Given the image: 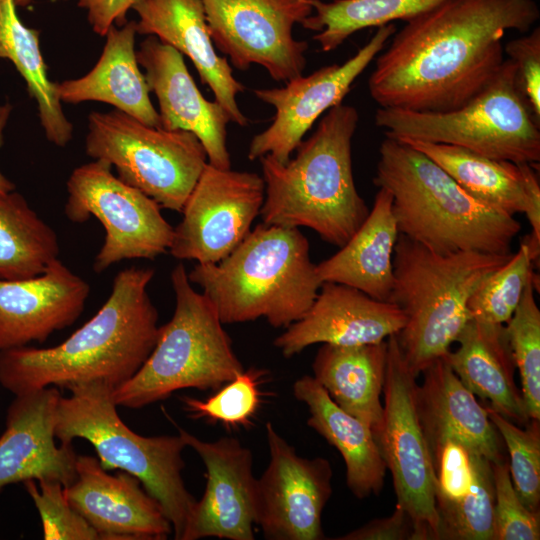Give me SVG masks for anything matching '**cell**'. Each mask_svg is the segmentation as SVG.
Segmentation results:
<instances>
[{
  "instance_id": "6da1fadb",
  "label": "cell",
  "mask_w": 540,
  "mask_h": 540,
  "mask_svg": "<svg viewBox=\"0 0 540 540\" xmlns=\"http://www.w3.org/2000/svg\"><path fill=\"white\" fill-rule=\"evenodd\" d=\"M539 18L535 0H445L395 31L376 58L369 93L381 108L456 109L501 66L506 31L527 33Z\"/></svg>"
},
{
  "instance_id": "7a4b0ae2",
  "label": "cell",
  "mask_w": 540,
  "mask_h": 540,
  "mask_svg": "<svg viewBox=\"0 0 540 540\" xmlns=\"http://www.w3.org/2000/svg\"><path fill=\"white\" fill-rule=\"evenodd\" d=\"M154 273L135 266L118 272L102 307L60 344L0 351V385L18 395L92 381L115 389L129 380L158 338V311L147 290Z\"/></svg>"
},
{
  "instance_id": "3957f363",
  "label": "cell",
  "mask_w": 540,
  "mask_h": 540,
  "mask_svg": "<svg viewBox=\"0 0 540 540\" xmlns=\"http://www.w3.org/2000/svg\"><path fill=\"white\" fill-rule=\"evenodd\" d=\"M358 120L355 107L338 104L298 145L295 158L284 164L270 155L259 159L265 183L260 210L264 224L307 227L338 247L352 237L370 210L353 177L352 138Z\"/></svg>"
},
{
  "instance_id": "277c9868",
  "label": "cell",
  "mask_w": 540,
  "mask_h": 540,
  "mask_svg": "<svg viewBox=\"0 0 540 540\" xmlns=\"http://www.w3.org/2000/svg\"><path fill=\"white\" fill-rule=\"evenodd\" d=\"M373 182L390 193L400 235L445 254L512 253L518 220L473 197L404 141L384 135Z\"/></svg>"
},
{
  "instance_id": "5b68a950",
  "label": "cell",
  "mask_w": 540,
  "mask_h": 540,
  "mask_svg": "<svg viewBox=\"0 0 540 540\" xmlns=\"http://www.w3.org/2000/svg\"><path fill=\"white\" fill-rule=\"evenodd\" d=\"M299 228L258 224L224 259L188 273L223 324L265 318L274 328L301 319L322 285Z\"/></svg>"
},
{
  "instance_id": "8992f818",
  "label": "cell",
  "mask_w": 540,
  "mask_h": 540,
  "mask_svg": "<svg viewBox=\"0 0 540 540\" xmlns=\"http://www.w3.org/2000/svg\"><path fill=\"white\" fill-rule=\"evenodd\" d=\"M511 255L439 253L399 234L388 301L405 315V325L396 337L416 376L447 354L470 319V296Z\"/></svg>"
},
{
  "instance_id": "52a82bcc",
  "label": "cell",
  "mask_w": 540,
  "mask_h": 540,
  "mask_svg": "<svg viewBox=\"0 0 540 540\" xmlns=\"http://www.w3.org/2000/svg\"><path fill=\"white\" fill-rule=\"evenodd\" d=\"M66 389L71 394L59 399L55 437L61 443L84 439L93 446L105 470L117 469L135 476L159 502L172 525L174 539L180 540L197 501L182 477V452L187 446L181 436L145 437L131 430L117 412L114 387L104 381Z\"/></svg>"
},
{
  "instance_id": "ba28073f",
  "label": "cell",
  "mask_w": 540,
  "mask_h": 540,
  "mask_svg": "<svg viewBox=\"0 0 540 540\" xmlns=\"http://www.w3.org/2000/svg\"><path fill=\"white\" fill-rule=\"evenodd\" d=\"M171 284L173 316L159 327L140 369L113 390L117 406L140 409L186 388L216 391L244 371L216 309L192 287L182 263L173 268Z\"/></svg>"
},
{
  "instance_id": "9c48e42d",
  "label": "cell",
  "mask_w": 540,
  "mask_h": 540,
  "mask_svg": "<svg viewBox=\"0 0 540 540\" xmlns=\"http://www.w3.org/2000/svg\"><path fill=\"white\" fill-rule=\"evenodd\" d=\"M374 121L393 138L456 145L539 168L540 120L520 92L514 63L508 58L479 92L456 109L421 112L379 107Z\"/></svg>"
},
{
  "instance_id": "30bf717a",
  "label": "cell",
  "mask_w": 540,
  "mask_h": 540,
  "mask_svg": "<svg viewBox=\"0 0 540 540\" xmlns=\"http://www.w3.org/2000/svg\"><path fill=\"white\" fill-rule=\"evenodd\" d=\"M85 151L161 208L181 212L208 163L200 140L184 130L147 125L121 111L88 116Z\"/></svg>"
},
{
  "instance_id": "8fae6325",
  "label": "cell",
  "mask_w": 540,
  "mask_h": 540,
  "mask_svg": "<svg viewBox=\"0 0 540 540\" xmlns=\"http://www.w3.org/2000/svg\"><path fill=\"white\" fill-rule=\"evenodd\" d=\"M416 378L403 357L396 335L390 336L383 415L373 434L392 476L396 505L406 511L414 524L415 540H440L435 475L416 409Z\"/></svg>"
},
{
  "instance_id": "7c38bea8",
  "label": "cell",
  "mask_w": 540,
  "mask_h": 540,
  "mask_svg": "<svg viewBox=\"0 0 540 540\" xmlns=\"http://www.w3.org/2000/svg\"><path fill=\"white\" fill-rule=\"evenodd\" d=\"M66 187V217L84 223L93 216L104 227V243L93 263L96 273L122 260H152L169 250L173 227L161 214V207L115 176L105 160L76 167Z\"/></svg>"
},
{
  "instance_id": "4fadbf2b",
  "label": "cell",
  "mask_w": 540,
  "mask_h": 540,
  "mask_svg": "<svg viewBox=\"0 0 540 540\" xmlns=\"http://www.w3.org/2000/svg\"><path fill=\"white\" fill-rule=\"evenodd\" d=\"M214 46L231 64L262 66L272 79L302 75L308 43L293 28L313 13V0H201Z\"/></svg>"
},
{
  "instance_id": "5bb4252c",
  "label": "cell",
  "mask_w": 540,
  "mask_h": 540,
  "mask_svg": "<svg viewBox=\"0 0 540 540\" xmlns=\"http://www.w3.org/2000/svg\"><path fill=\"white\" fill-rule=\"evenodd\" d=\"M264 199L265 183L257 173L207 163L173 228L169 253L200 264L221 261L249 234Z\"/></svg>"
},
{
  "instance_id": "9a60e30c",
  "label": "cell",
  "mask_w": 540,
  "mask_h": 540,
  "mask_svg": "<svg viewBox=\"0 0 540 540\" xmlns=\"http://www.w3.org/2000/svg\"><path fill=\"white\" fill-rule=\"evenodd\" d=\"M269 463L256 478L255 525L268 540H321L322 512L332 494L323 457L297 454L271 422L265 425Z\"/></svg>"
},
{
  "instance_id": "2e32d148",
  "label": "cell",
  "mask_w": 540,
  "mask_h": 540,
  "mask_svg": "<svg viewBox=\"0 0 540 540\" xmlns=\"http://www.w3.org/2000/svg\"><path fill=\"white\" fill-rule=\"evenodd\" d=\"M395 31L394 23L379 26L369 41L343 64L300 75L283 87L254 90L259 100L275 109V115L272 123L253 137L248 159L270 155L280 163H287L308 130L321 115L342 103L354 81L384 49Z\"/></svg>"
},
{
  "instance_id": "e0dca14e",
  "label": "cell",
  "mask_w": 540,
  "mask_h": 540,
  "mask_svg": "<svg viewBox=\"0 0 540 540\" xmlns=\"http://www.w3.org/2000/svg\"><path fill=\"white\" fill-rule=\"evenodd\" d=\"M177 429L206 468L204 493L196 501L180 540H254L256 478L251 450L233 437L204 441L179 426Z\"/></svg>"
},
{
  "instance_id": "ac0fdd59",
  "label": "cell",
  "mask_w": 540,
  "mask_h": 540,
  "mask_svg": "<svg viewBox=\"0 0 540 540\" xmlns=\"http://www.w3.org/2000/svg\"><path fill=\"white\" fill-rule=\"evenodd\" d=\"M76 472L65 496L101 540H163L173 534L161 505L135 476L121 470L110 475L90 455H77Z\"/></svg>"
},
{
  "instance_id": "d6986e66",
  "label": "cell",
  "mask_w": 540,
  "mask_h": 540,
  "mask_svg": "<svg viewBox=\"0 0 540 540\" xmlns=\"http://www.w3.org/2000/svg\"><path fill=\"white\" fill-rule=\"evenodd\" d=\"M9 405L0 436V493L11 484L50 480L64 487L76 479L72 443H55L61 393L48 386L18 395Z\"/></svg>"
},
{
  "instance_id": "ffe728a7",
  "label": "cell",
  "mask_w": 540,
  "mask_h": 540,
  "mask_svg": "<svg viewBox=\"0 0 540 540\" xmlns=\"http://www.w3.org/2000/svg\"><path fill=\"white\" fill-rule=\"evenodd\" d=\"M136 55L150 91L158 100L160 127L193 133L202 143L210 165L230 169L226 145L230 116L216 100L204 98L183 55L152 35L141 42Z\"/></svg>"
},
{
  "instance_id": "44dd1931",
  "label": "cell",
  "mask_w": 540,
  "mask_h": 540,
  "mask_svg": "<svg viewBox=\"0 0 540 540\" xmlns=\"http://www.w3.org/2000/svg\"><path fill=\"white\" fill-rule=\"evenodd\" d=\"M406 318L389 301L374 299L353 287L322 283L305 315L274 340L290 358L314 344L357 346L376 344L397 335Z\"/></svg>"
},
{
  "instance_id": "7402d4cb",
  "label": "cell",
  "mask_w": 540,
  "mask_h": 540,
  "mask_svg": "<svg viewBox=\"0 0 540 540\" xmlns=\"http://www.w3.org/2000/svg\"><path fill=\"white\" fill-rule=\"evenodd\" d=\"M90 285L59 258L37 276L0 279V351L42 343L82 314Z\"/></svg>"
},
{
  "instance_id": "603a6c76",
  "label": "cell",
  "mask_w": 540,
  "mask_h": 540,
  "mask_svg": "<svg viewBox=\"0 0 540 540\" xmlns=\"http://www.w3.org/2000/svg\"><path fill=\"white\" fill-rule=\"evenodd\" d=\"M133 9L138 15L137 33L155 36L186 55L231 122L248 125L237 103L245 87L234 77L227 57L217 54L201 0H141Z\"/></svg>"
},
{
  "instance_id": "cb8c5ba5",
  "label": "cell",
  "mask_w": 540,
  "mask_h": 540,
  "mask_svg": "<svg viewBox=\"0 0 540 540\" xmlns=\"http://www.w3.org/2000/svg\"><path fill=\"white\" fill-rule=\"evenodd\" d=\"M421 373L424 377L416 386L415 402L429 449L455 440L492 464L507 458L486 407L463 385L444 356Z\"/></svg>"
},
{
  "instance_id": "d4e9b609",
  "label": "cell",
  "mask_w": 540,
  "mask_h": 540,
  "mask_svg": "<svg viewBox=\"0 0 540 540\" xmlns=\"http://www.w3.org/2000/svg\"><path fill=\"white\" fill-rule=\"evenodd\" d=\"M399 140L424 153L478 200L510 216L523 213L531 227L530 236L540 238L539 168L493 159L456 145Z\"/></svg>"
},
{
  "instance_id": "484cf974",
  "label": "cell",
  "mask_w": 540,
  "mask_h": 540,
  "mask_svg": "<svg viewBox=\"0 0 540 540\" xmlns=\"http://www.w3.org/2000/svg\"><path fill=\"white\" fill-rule=\"evenodd\" d=\"M136 34V21L111 26L94 67L82 77L55 82L60 101L107 103L147 125L160 127L158 111L151 102V91L137 60Z\"/></svg>"
},
{
  "instance_id": "4316f807",
  "label": "cell",
  "mask_w": 540,
  "mask_h": 540,
  "mask_svg": "<svg viewBox=\"0 0 540 540\" xmlns=\"http://www.w3.org/2000/svg\"><path fill=\"white\" fill-rule=\"evenodd\" d=\"M456 342L458 348L444 357L463 385L503 417L525 426L530 420L515 382L505 325L469 319Z\"/></svg>"
},
{
  "instance_id": "83f0119b",
  "label": "cell",
  "mask_w": 540,
  "mask_h": 540,
  "mask_svg": "<svg viewBox=\"0 0 540 540\" xmlns=\"http://www.w3.org/2000/svg\"><path fill=\"white\" fill-rule=\"evenodd\" d=\"M399 236L390 193L379 188L364 222L340 250L316 265L322 283L344 284L388 301L393 283V256Z\"/></svg>"
},
{
  "instance_id": "f1b7e54d",
  "label": "cell",
  "mask_w": 540,
  "mask_h": 540,
  "mask_svg": "<svg viewBox=\"0 0 540 540\" xmlns=\"http://www.w3.org/2000/svg\"><path fill=\"white\" fill-rule=\"evenodd\" d=\"M292 388L294 397L308 408L307 425L341 454L353 495L359 499L378 495L387 469L371 428L342 410L313 376L300 377Z\"/></svg>"
},
{
  "instance_id": "f546056e",
  "label": "cell",
  "mask_w": 540,
  "mask_h": 540,
  "mask_svg": "<svg viewBox=\"0 0 540 540\" xmlns=\"http://www.w3.org/2000/svg\"><path fill=\"white\" fill-rule=\"evenodd\" d=\"M387 340L357 346L322 344L313 364V378L345 412L374 432L383 415L381 393L386 372Z\"/></svg>"
},
{
  "instance_id": "4dcf8cb0",
  "label": "cell",
  "mask_w": 540,
  "mask_h": 540,
  "mask_svg": "<svg viewBox=\"0 0 540 540\" xmlns=\"http://www.w3.org/2000/svg\"><path fill=\"white\" fill-rule=\"evenodd\" d=\"M14 0H0V58L12 62L35 100L41 127L47 140L58 147L72 139L73 126L67 119L56 90L48 77L40 50L37 29L22 23Z\"/></svg>"
},
{
  "instance_id": "1f68e13d",
  "label": "cell",
  "mask_w": 540,
  "mask_h": 540,
  "mask_svg": "<svg viewBox=\"0 0 540 540\" xmlns=\"http://www.w3.org/2000/svg\"><path fill=\"white\" fill-rule=\"evenodd\" d=\"M55 231L18 192L0 194V279L37 276L59 256Z\"/></svg>"
},
{
  "instance_id": "d6a6232c",
  "label": "cell",
  "mask_w": 540,
  "mask_h": 540,
  "mask_svg": "<svg viewBox=\"0 0 540 540\" xmlns=\"http://www.w3.org/2000/svg\"><path fill=\"white\" fill-rule=\"evenodd\" d=\"M445 0H313V13L300 25L316 32L324 52L335 50L352 34L397 20L409 21Z\"/></svg>"
},
{
  "instance_id": "836d02e7",
  "label": "cell",
  "mask_w": 540,
  "mask_h": 540,
  "mask_svg": "<svg viewBox=\"0 0 540 540\" xmlns=\"http://www.w3.org/2000/svg\"><path fill=\"white\" fill-rule=\"evenodd\" d=\"M533 272L511 318L504 324L529 420H540V310Z\"/></svg>"
},
{
  "instance_id": "e575fe53",
  "label": "cell",
  "mask_w": 540,
  "mask_h": 540,
  "mask_svg": "<svg viewBox=\"0 0 540 540\" xmlns=\"http://www.w3.org/2000/svg\"><path fill=\"white\" fill-rule=\"evenodd\" d=\"M494 481L492 463L474 455V477L459 500L437 504L440 540H493Z\"/></svg>"
},
{
  "instance_id": "d590c367",
  "label": "cell",
  "mask_w": 540,
  "mask_h": 540,
  "mask_svg": "<svg viewBox=\"0 0 540 540\" xmlns=\"http://www.w3.org/2000/svg\"><path fill=\"white\" fill-rule=\"evenodd\" d=\"M534 266L526 237L509 260L491 272L470 296V319L505 324L517 308Z\"/></svg>"
},
{
  "instance_id": "8d00e7d4",
  "label": "cell",
  "mask_w": 540,
  "mask_h": 540,
  "mask_svg": "<svg viewBox=\"0 0 540 540\" xmlns=\"http://www.w3.org/2000/svg\"><path fill=\"white\" fill-rule=\"evenodd\" d=\"M265 375L266 371L261 369H244L206 399L182 396L183 409L190 418L220 423L227 429L247 427L259 410V386Z\"/></svg>"
},
{
  "instance_id": "74e56055",
  "label": "cell",
  "mask_w": 540,
  "mask_h": 540,
  "mask_svg": "<svg viewBox=\"0 0 540 540\" xmlns=\"http://www.w3.org/2000/svg\"><path fill=\"white\" fill-rule=\"evenodd\" d=\"M486 410L509 453L510 476L518 496L529 510L538 513L540 506L539 421L530 420L525 428H522L490 406H486Z\"/></svg>"
},
{
  "instance_id": "f35d334b",
  "label": "cell",
  "mask_w": 540,
  "mask_h": 540,
  "mask_svg": "<svg viewBox=\"0 0 540 540\" xmlns=\"http://www.w3.org/2000/svg\"><path fill=\"white\" fill-rule=\"evenodd\" d=\"M23 482L42 523L45 540H101L99 533L68 502L57 481Z\"/></svg>"
},
{
  "instance_id": "ab89813d",
  "label": "cell",
  "mask_w": 540,
  "mask_h": 540,
  "mask_svg": "<svg viewBox=\"0 0 540 540\" xmlns=\"http://www.w3.org/2000/svg\"><path fill=\"white\" fill-rule=\"evenodd\" d=\"M494 481L493 540H539V512H532L518 496L508 459L492 464Z\"/></svg>"
},
{
  "instance_id": "60d3db41",
  "label": "cell",
  "mask_w": 540,
  "mask_h": 540,
  "mask_svg": "<svg viewBox=\"0 0 540 540\" xmlns=\"http://www.w3.org/2000/svg\"><path fill=\"white\" fill-rule=\"evenodd\" d=\"M429 452L435 475L436 505L462 498L473 482L476 453L455 440H446Z\"/></svg>"
},
{
  "instance_id": "b9f144b4",
  "label": "cell",
  "mask_w": 540,
  "mask_h": 540,
  "mask_svg": "<svg viewBox=\"0 0 540 540\" xmlns=\"http://www.w3.org/2000/svg\"><path fill=\"white\" fill-rule=\"evenodd\" d=\"M503 51L515 66L518 88L535 117L540 120V28L503 45Z\"/></svg>"
},
{
  "instance_id": "7bdbcfd3",
  "label": "cell",
  "mask_w": 540,
  "mask_h": 540,
  "mask_svg": "<svg viewBox=\"0 0 540 540\" xmlns=\"http://www.w3.org/2000/svg\"><path fill=\"white\" fill-rule=\"evenodd\" d=\"M337 540H415L414 524L400 506L390 516L374 519Z\"/></svg>"
},
{
  "instance_id": "ee69618b",
  "label": "cell",
  "mask_w": 540,
  "mask_h": 540,
  "mask_svg": "<svg viewBox=\"0 0 540 540\" xmlns=\"http://www.w3.org/2000/svg\"><path fill=\"white\" fill-rule=\"evenodd\" d=\"M141 0H78V6L87 11L92 30L105 36L111 26L125 23L126 14Z\"/></svg>"
},
{
  "instance_id": "f6af8a7d",
  "label": "cell",
  "mask_w": 540,
  "mask_h": 540,
  "mask_svg": "<svg viewBox=\"0 0 540 540\" xmlns=\"http://www.w3.org/2000/svg\"><path fill=\"white\" fill-rule=\"evenodd\" d=\"M12 107L5 103L0 105V148L4 142V129L10 116ZM15 190V185L0 170V194L8 193Z\"/></svg>"
},
{
  "instance_id": "bcb514c9",
  "label": "cell",
  "mask_w": 540,
  "mask_h": 540,
  "mask_svg": "<svg viewBox=\"0 0 540 540\" xmlns=\"http://www.w3.org/2000/svg\"><path fill=\"white\" fill-rule=\"evenodd\" d=\"M16 6H21V7H25V6H28L32 0H14Z\"/></svg>"
}]
</instances>
